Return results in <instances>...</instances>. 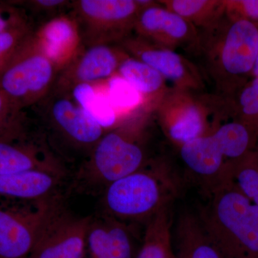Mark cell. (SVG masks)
<instances>
[{"label":"cell","instance_id":"cell-1","mask_svg":"<svg viewBox=\"0 0 258 258\" xmlns=\"http://www.w3.org/2000/svg\"><path fill=\"white\" fill-rule=\"evenodd\" d=\"M195 50L201 54L209 76L227 100L252 79L258 52V27L225 16L199 30Z\"/></svg>","mask_w":258,"mask_h":258},{"label":"cell","instance_id":"cell-2","mask_svg":"<svg viewBox=\"0 0 258 258\" xmlns=\"http://www.w3.org/2000/svg\"><path fill=\"white\" fill-rule=\"evenodd\" d=\"M200 217L226 258H258V207L228 182L213 188Z\"/></svg>","mask_w":258,"mask_h":258},{"label":"cell","instance_id":"cell-3","mask_svg":"<svg viewBox=\"0 0 258 258\" xmlns=\"http://www.w3.org/2000/svg\"><path fill=\"white\" fill-rule=\"evenodd\" d=\"M175 193L174 181L164 168L144 166L107 185L103 205L107 215L120 221H148L169 207Z\"/></svg>","mask_w":258,"mask_h":258},{"label":"cell","instance_id":"cell-4","mask_svg":"<svg viewBox=\"0 0 258 258\" xmlns=\"http://www.w3.org/2000/svg\"><path fill=\"white\" fill-rule=\"evenodd\" d=\"M60 71L37 44L33 33L0 77V90L22 111L52 91Z\"/></svg>","mask_w":258,"mask_h":258},{"label":"cell","instance_id":"cell-5","mask_svg":"<svg viewBox=\"0 0 258 258\" xmlns=\"http://www.w3.org/2000/svg\"><path fill=\"white\" fill-rule=\"evenodd\" d=\"M142 8L137 0H76L69 13L84 47L118 45L134 33Z\"/></svg>","mask_w":258,"mask_h":258},{"label":"cell","instance_id":"cell-6","mask_svg":"<svg viewBox=\"0 0 258 258\" xmlns=\"http://www.w3.org/2000/svg\"><path fill=\"white\" fill-rule=\"evenodd\" d=\"M137 128L119 125L107 131L88 154L83 177L91 184L107 185L145 166V152Z\"/></svg>","mask_w":258,"mask_h":258},{"label":"cell","instance_id":"cell-7","mask_svg":"<svg viewBox=\"0 0 258 258\" xmlns=\"http://www.w3.org/2000/svg\"><path fill=\"white\" fill-rule=\"evenodd\" d=\"M32 108L43 126L76 150L89 154L106 132L70 95L52 91Z\"/></svg>","mask_w":258,"mask_h":258},{"label":"cell","instance_id":"cell-8","mask_svg":"<svg viewBox=\"0 0 258 258\" xmlns=\"http://www.w3.org/2000/svg\"><path fill=\"white\" fill-rule=\"evenodd\" d=\"M51 198L29 207H0V258H28L56 206Z\"/></svg>","mask_w":258,"mask_h":258},{"label":"cell","instance_id":"cell-9","mask_svg":"<svg viewBox=\"0 0 258 258\" xmlns=\"http://www.w3.org/2000/svg\"><path fill=\"white\" fill-rule=\"evenodd\" d=\"M45 171L63 176V165L45 140V136L28 134L25 126L0 137V175Z\"/></svg>","mask_w":258,"mask_h":258},{"label":"cell","instance_id":"cell-10","mask_svg":"<svg viewBox=\"0 0 258 258\" xmlns=\"http://www.w3.org/2000/svg\"><path fill=\"white\" fill-rule=\"evenodd\" d=\"M91 219L73 216L56 205L28 258H87Z\"/></svg>","mask_w":258,"mask_h":258},{"label":"cell","instance_id":"cell-11","mask_svg":"<svg viewBox=\"0 0 258 258\" xmlns=\"http://www.w3.org/2000/svg\"><path fill=\"white\" fill-rule=\"evenodd\" d=\"M126 55L118 45L83 46L60 70L52 91L70 95L73 88L79 85L108 81L116 75L120 62Z\"/></svg>","mask_w":258,"mask_h":258},{"label":"cell","instance_id":"cell-12","mask_svg":"<svg viewBox=\"0 0 258 258\" xmlns=\"http://www.w3.org/2000/svg\"><path fill=\"white\" fill-rule=\"evenodd\" d=\"M118 46L131 57L156 70L166 82L173 85L174 91L190 93L204 86L198 69L176 51L158 47L134 35Z\"/></svg>","mask_w":258,"mask_h":258},{"label":"cell","instance_id":"cell-13","mask_svg":"<svg viewBox=\"0 0 258 258\" xmlns=\"http://www.w3.org/2000/svg\"><path fill=\"white\" fill-rule=\"evenodd\" d=\"M134 33L153 45L174 51L178 48L195 50L199 38L198 29L157 3L142 8Z\"/></svg>","mask_w":258,"mask_h":258},{"label":"cell","instance_id":"cell-14","mask_svg":"<svg viewBox=\"0 0 258 258\" xmlns=\"http://www.w3.org/2000/svg\"><path fill=\"white\" fill-rule=\"evenodd\" d=\"M157 106L166 136L179 147L207 134L205 110L189 92L172 90Z\"/></svg>","mask_w":258,"mask_h":258},{"label":"cell","instance_id":"cell-15","mask_svg":"<svg viewBox=\"0 0 258 258\" xmlns=\"http://www.w3.org/2000/svg\"><path fill=\"white\" fill-rule=\"evenodd\" d=\"M34 37L43 52L60 70L69 63L83 46L77 23L69 12L37 26Z\"/></svg>","mask_w":258,"mask_h":258},{"label":"cell","instance_id":"cell-16","mask_svg":"<svg viewBox=\"0 0 258 258\" xmlns=\"http://www.w3.org/2000/svg\"><path fill=\"white\" fill-rule=\"evenodd\" d=\"M132 232L125 222L108 216L91 219L87 258H134Z\"/></svg>","mask_w":258,"mask_h":258},{"label":"cell","instance_id":"cell-17","mask_svg":"<svg viewBox=\"0 0 258 258\" xmlns=\"http://www.w3.org/2000/svg\"><path fill=\"white\" fill-rule=\"evenodd\" d=\"M180 155L195 175L207 181H215L214 187L221 181L227 162L211 133L181 145Z\"/></svg>","mask_w":258,"mask_h":258},{"label":"cell","instance_id":"cell-18","mask_svg":"<svg viewBox=\"0 0 258 258\" xmlns=\"http://www.w3.org/2000/svg\"><path fill=\"white\" fill-rule=\"evenodd\" d=\"M174 233L176 258H226L200 216L182 215L176 223Z\"/></svg>","mask_w":258,"mask_h":258},{"label":"cell","instance_id":"cell-19","mask_svg":"<svg viewBox=\"0 0 258 258\" xmlns=\"http://www.w3.org/2000/svg\"><path fill=\"white\" fill-rule=\"evenodd\" d=\"M61 177L38 171L0 175V196L34 202L48 198Z\"/></svg>","mask_w":258,"mask_h":258},{"label":"cell","instance_id":"cell-20","mask_svg":"<svg viewBox=\"0 0 258 258\" xmlns=\"http://www.w3.org/2000/svg\"><path fill=\"white\" fill-rule=\"evenodd\" d=\"M117 75L125 79L148 101L156 104L165 96L166 81L156 70L142 61L131 57L128 54L120 62Z\"/></svg>","mask_w":258,"mask_h":258},{"label":"cell","instance_id":"cell-21","mask_svg":"<svg viewBox=\"0 0 258 258\" xmlns=\"http://www.w3.org/2000/svg\"><path fill=\"white\" fill-rule=\"evenodd\" d=\"M134 258H176L169 207L148 220L143 243Z\"/></svg>","mask_w":258,"mask_h":258},{"label":"cell","instance_id":"cell-22","mask_svg":"<svg viewBox=\"0 0 258 258\" xmlns=\"http://www.w3.org/2000/svg\"><path fill=\"white\" fill-rule=\"evenodd\" d=\"M162 7L179 15L193 26L204 30L225 16L224 1L218 0H164Z\"/></svg>","mask_w":258,"mask_h":258},{"label":"cell","instance_id":"cell-23","mask_svg":"<svg viewBox=\"0 0 258 258\" xmlns=\"http://www.w3.org/2000/svg\"><path fill=\"white\" fill-rule=\"evenodd\" d=\"M74 101L106 132L114 128L117 114L108 96L101 94L93 84H81L70 93Z\"/></svg>","mask_w":258,"mask_h":258},{"label":"cell","instance_id":"cell-24","mask_svg":"<svg viewBox=\"0 0 258 258\" xmlns=\"http://www.w3.org/2000/svg\"><path fill=\"white\" fill-rule=\"evenodd\" d=\"M252 133L247 125L237 120L220 125L211 134L228 163L229 161L237 160L248 153Z\"/></svg>","mask_w":258,"mask_h":258},{"label":"cell","instance_id":"cell-25","mask_svg":"<svg viewBox=\"0 0 258 258\" xmlns=\"http://www.w3.org/2000/svg\"><path fill=\"white\" fill-rule=\"evenodd\" d=\"M228 101L238 120L258 134V78H252Z\"/></svg>","mask_w":258,"mask_h":258},{"label":"cell","instance_id":"cell-26","mask_svg":"<svg viewBox=\"0 0 258 258\" xmlns=\"http://www.w3.org/2000/svg\"><path fill=\"white\" fill-rule=\"evenodd\" d=\"M35 30V25L29 19L0 33V77Z\"/></svg>","mask_w":258,"mask_h":258},{"label":"cell","instance_id":"cell-27","mask_svg":"<svg viewBox=\"0 0 258 258\" xmlns=\"http://www.w3.org/2000/svg\"><path fill=\"white\" fill-rule=\"evenodd\" d=\"M108 97L114 108L132 109L138 106L142 97L125 79L118 75L108 81Z\"/></svg>","mask_w":258,"mask_h":258},{"label":"cell","instance_id":"cell-28","mask_svg":"<svg viewBox=\"0 0 258 258\" xmlns=\"http://www.w3.org/2000/svg\"><path fill=\"white\" fill-rule=\"evenodd\" d=\"M25 116L0 90V137L13 133L21 125Z\"/></svg>","mask_w":258,"mask_h":258},{"label":"cell","instance_id":"cell-29","mask_svg":"<svg viewBox=\"0 0 258 258\" xmlns=\"http://www.w3.org/2000/svg\"><path fill=\"white\" fill-rule=\"evenodd\" d=\"M224 4L229 18L245 20L258 27V0H224Z\"/></svg>","mask_w":258,"mask_h":258},{"label":"cell","instance_id":"cell-30","mask_svg":"<svg viewBox=\"0 0 258 258\" xmlns=\"http://www.w3.org/2000/svg\"><path fill=\"white\" fill-rule=\"evenodd\" d=\"M235 175L237 190L258 207V169L242 166Z\"/></svg>","mask_w":258,"mask_h":258},{"label":"cell","instance_id":"cell-31","mask_svg":"<svg viewBox=\"0 0 258 258\" xmlns=\"http://www.w3.org/2000/svg\"><path fill=\"white\" fill-rule=\"evenodd\" d=\"M29 19L25 11L0 5V33Z\"/></svg>","mask_w":258,"mask_h":258},{"label":"cell","instance_id":"cell-32","mask_svg":"<svg viewBox=\"0 0 258 258\" xmlns=\"http://www.w3.org/2000/svg\"><path fill=\"white\" fill-rule=\"evenodd\" d=\"M252 78H258V52L257 57H256L253 71H252Z\"/></svg>","mask_w":258,"mask_h":258}]
</instances>
